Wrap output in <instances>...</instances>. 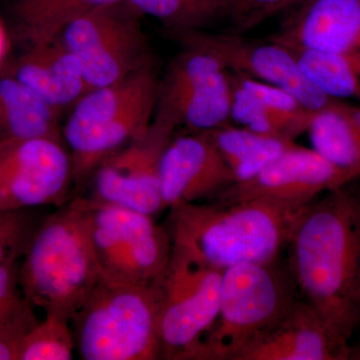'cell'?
Masks as SVG:
<instances>
[{
    "mask_svg": "<svg viewBox=\"0 0 360 360\" xmlns=\"http://www.w3.org/2000/svg\"><path fill=\"white\" fill-rule=\"evenodd\" d=\"M304 1L305 0H283V1L279 4V6L276 7V11H274V15L284 13V11H291V9L300 6V4H302V2Z\"/></svg>",
    "mask_w": 360,
    "mask_h": 360,
    "instance_id": "31",
    "label": "cell"
},
{
    "mask_svg": "<svg viewBox=\"0 0 360 360\" xmlns=\"http://www.w3.org/2000/svg\"><path fill=\"white\" fill-rule=\"evenodd\" d=\"M314 148L295 144L265 165L255 176L234 182L213 202L219 205L253 200H276L309 205L326 191L354 181Z\"/></svg>",
    "mask_w": 360,
    "mask_h": 360,
    "instance_id": "13",
    "label": "cell"
},
{
    "mask_svg": "<svg viewBox=\"0 0 360 360\" xmlns=\"http://www.w3.org/2000/svg\"><path fill=\"white\" fill-rule=\"evenodd\" d=\"M231 75L219 59L182 45L160 75L155 115L193 132L207 131L231 122Z\"/></svg>",
    "mask_w": 360,
    "mask_h": 360,
    "instance_id": "9",
    "label": "cell"
},
{
    "mask_svg": "<svg viewBox=\"0 0 360 360\" xmlns=\"http://www.w3.org/2000/svg\"><path fill=\"white\" fill-rule=\"evenodd\" d=\"M360 359V345L340 340L309 303L298 298L283 319L251 340L233 360Z\"/></svg>",
    "mask_w": 360,
    "mask_h": 360,
    "instance_id": "14",
    "label": "cell"
},
{
    "mask_svg": "<svg viewBox=\"0 0 360 360\" xmlns=\"http://www.w3.org/2000/svg\"><path fill=\"white\" fill-rule=\"evenodd\" d=\"M160 191L165 208L212 198L236 182L205 132L172 137L161 158Z\"/></svg>",
    "mask_w": 360,
    "mask_h": 360,
    "instance_id": "15",
    "label": "cell"
},
{
    "mask_svg": "<svg viewBox=\"0 0 360 360\" xmlns=\"http://www.w3.org/2000/svg\"><path fill=\"white\" fill-rule=\"evenodd\" d=\"M285 250L302 300L349 342L360 326L359 184L326 191L305 206Z\"/></svg>",
    "mask_w": 360,
    "mask_h": 360,
    "instance_id": "1",
    "label": "cell"
},
{
    "mask_svg": "<svg viewBox=\"0 0 360 360\" xmlns=\"http://www.w3.org/2000/svg\"><path fill=\"white\" fill-rule=\"evenodd\" d=\"M175 129L174 122L155 115L146 134L99 165L91 179L89 198L153 217L167 210L160 191V162Z\"/></svg>",
    "mask_w": 360,
    "mask_h": 360,
    "instance_id": "11",
    "label": "cell"
},
{
    "mask_svg": "<svg viewBox=\"0 0 360 360\" xmlns=\"http://www.w3.org/2000/svg\"><path fill=\"white\" fill-rule=\"evenodd\" d=\"M309 205L276 200L179 202L168 207V231L172 243L224 271L238 264L278 259L296 219Z\"/></svg>",
    "mask_w": 360,
    "mask_h": 360,
    "instance_id": "2",
    "label": "cell"
},
{
    "mask_svg": "<svg viewBox=\"0 0 360 360\" xmlns=\"http://www.w3.org/2000/svg\"><path fill=\"white\" fill-rule=\"evenodd\" d=\"M124 0H21L18 6L20 30L30 45L60 37L73 21L101 7Z\"/></svg>",
    "mask_w": 360,
    "mask_h": 360,
    "instance_id": "22",
    "label": "cell"
},
{
    "mask_svg": "<svg viewBox=\"0 0 360 360\" xmlns=\"http://www.w3.org/2000/svg\"><path fill=\"white\" fill-rule=\"evenodd\" d=\"M232 87L231 120L252 131L295 141L307 132L312 116L290 115L258 98L238 84L229 71Z\"/></svg>",
    "mask_w": 360,
    "mask_h": 360,
    "instance_id": "24",
    "label": "cell"
},
{
    "mask_svg": "<svg viewBox=\"0 0 360 360\" xmlns=\"http://www.w3.org/2000/svg\"><path fill=\"white\" fill-rule=\"evenodd\" d=\"M290 51L303 75L322 94L335 101L360 103V53Z\"/></svg>",
    "mask_w": 360,
    "mask_h": 360,
    "instance_id": "23",
    "label": "cell"
},
{
    "mask_svg": "<svg viewBox=\"0 0 360 360\" xmlns=\"http://www.w3.org/2000/svg\"><path fill=\"white\" fill-rule=\"evenodd\" d=\"M39 321L34 307L23 297L13 314L0 323V360H20L26 336Z\"/></svg>",
    "mask_w": 360,
    "mask_h": 360,
    "instance_id": "28",
    "label": "cell"
},
{
    "mask_svg": "<svg viewBox=\"0 0 360 360\" xmlns=\"http://www.w3.org/2000/svg\"><path fill=\"white\" fill-rule=\"evenodd\" d=\"M155 283L101 278L70 321L82 360L160 359Z\"/></svg>",
    "mask_w": 360,
    "mask_h": 360,
    "instance_id": "5",
    "label": "cell"
},
{
    "mask_svg": "<svg viewBox=\"0 0 360 360\" xmlns=\"http://www.w3.org/2000/svg\"><path fill=\"white\" fill-rule=\"evenodd\" d=\"M307 134L315 151L359 179L360 104L333 101L315 111Z\"/></svg>",
    "mask_w": 360,
    "mask_h": 360,
    "instance_id": "19",
    "label": "cell"
},
{
    "mask_svg": "<svg viewBox=\"0 0 360 360\" xmlns=\"http://www.w3.org/2000/svg\"><path fill=\"white\" fill-rule=\"evenodd\" d=\"M73 187L63 141L0 136V210L61 207L71 200Z\"/></svg>",
    "mask_w": 360,
    "mask_h": 360,
    "instance_id": "10",
    "label": "cell"
},
{
    "mask_svg": "<svg viewBox=\"0 0 360 360\" xmlns=\"http://www.w3.org/2000/svg\"><path fill=\"white\" fill-rule=\"evenodd\" d=\"M18 262L0 264V323L13 314L23 298L18 281Z\"/></svg>",
    "mask_w": 360,
    "mask_h": 360,
    "instance_id": "30",
    "label": "cell"
},
{
    "mask_svg": "<svg viewBox=\"0 0 360 360\" xmlns=\"http://www.w3.org/2000/svg\"><path fill=\"white\" fill-rule=\"evenodd\" d=\"M91 200L122 239L130 283H155L172 257V239L168 229L156 224L153 217L146 213Z\"/></svg>",
    "mask_w": 360,
    "mask_h": 360,
    "instance_id": "17",
    "label": "cell"
},
{
    "mask_svg": "<svg viewBox=\"0 0 360 360\" xmlns=\"http://www.w3.org/2000/svg\"><path fill=\"white\" fill-rule=\"evenodd\" d=\"M75 352V340L70 321L54 314L30 331L21 348L20 360H70Z\"/></svg>",
    "mask_w": 360,
    "mask_h": 360,
    "instance_id": "26",
    "label": "cell"
},
{
    "mask_svg": "<svg viewBox=\"0 0 360 360\" xmlns=\"http://www.w3.org/2000/svg\"><path fill=\"white\" fill-rule=\"evenodd\" d=\"M32 210H0V264L25 255L42 221Z\"/></svg>",
    "mask_w": 360,
    "mask_h": 360,
    "instance_id": "27",
    "label": "cell"
},
{
    "mask_svg": "<svg viewBox=\"0 0 360 360\" xmlns=\"http://www.w3.org/2000/svg\"><path fill=\"white\" fill-rule=\"evenodd\" d=\"M231 170L236 182L255 176L295 142L225 124L203 131Z\"/></svg>",
    "mask_w": 360,
    "mask_h": 360,
    "instance_id": "21",
    "label": "cell"
},
{
    "mask_svg": "<svg viewBox=\"0 0 360 360\" xmlns=\"http://www.w3.org/2000/svg\"><path fill=\"white\" fill-rule=\"evenodd\" d=\"M15 78L59 115L89 92L79 60L60 37L32 45L18 65Z\"/></svg>",
    "mask_w": 360,
    "mask_h": 360,
    "instance_id": "18",
    "label": "cell"
},
{
    "mask_svg": "<svg viewBox=\"0 0 360 360\" xmlns=\"http://www.w3.org/2000/svg\"><path fill=\"white\" fill-rule=\"evenodd\" d=\"M59 115L16 78L0 79V136L63 141Z\"/></svg>",
    "mask_w": 360,
    "mask_h": 360,
    "instance_id": "20",
    "label": "cell"
},
{
    "mask_svg": "<svg viewBox=\"0 0 360 360\" xmlns=\"http://www.w3.org/2000/svg\"><path fill=\"white\" fill-rule=\"evenodd\" d=\"M160 75L153 61L124 79L90 90L63 127L77 195L108 156L142 136L155 118Z\"/></svg>",
    "mask_w": 360,
    "mask_h": 360,
    "instance_id": "4",
    "label": "cell"
},
{
    "mask_svg": "<svg viewBox=\"0 0 360 360\" xmlns=\"http://www.w3.org/2000/svg\"><path fill=\"white\" fill-rule=\"evenodd\" d=\"M283 0H222L226 18L233 22L236 32L243 33L257 27L274 15Z\"/></svg>",
    "mask_w": 360,
    "mask_h": 360,
    "instance_id": "29",
    "label": "cell"
},
{
    "mask_svg": "<svg viewBox=\"0 0 360 360\" xmlns=\"http://www.w3.org/2000/svg\"><path fill=\"white\" fill-rule=\"evenodd\" d=\"M22 258L23 297L45 314L70 321L101 279L90 238L89 198L75 196L42 220Z\"/></svg>",
    "mask_w": 360,
    "mask_h": 360,
    "instance_id": "3",
    "label": "cell"
},
{
    "mask_svg": "<svg viewBox=\"0 0 360 360\" xmlns=\"http://www.w3.org/2000/svg\"><path fill=\"white\" fill-rule=\"evenodd\" d=\"M297 295L290 270L278 259L224 270L217 321L189 360H233L251 340L283 319Z\"/></svg>",
    "mask_w": 360,
    "mask_h": 360,
    "instance_id": "6",
    "label": "cell"
},
{
    "mask_svg": "<svg viewBox=\"0 0 360 360\" xmlns=\"http://www.w3.org/2000/svg\"><path fill=\"white\" fill-rule=\"evenodd\" d=\"M137 14L124 0L82 16L61 33L82 65L89 91L116 84L153 61Z\"/></svg>",
    "mask_w": 360,
    "mask_h": 360,
    "instance_id": "8",
    "label": "cell"
},
{
    "mask_svg": "<svg viewBox=\"0 0 360 360\" xmlns=\"http://www.w3.org/2000/svg\"><path fill=\"white\" fill-rule=\"evenodd\" d=\"M224 271L172 243L167 269L155 281L160 359L189 360L219 310Z\"/></svg>",
    "mask_w": 360,
    "mask_h": 360,
    "instance_id": "7",
    "label": "cell"
},
{
    "mask_svg": "<svg viewBox=\"0 0 360 360\" xmlns=\"http://www.w3.org/2000/svg\"><path fill=\"white\" fill-rule=\"evenodd\" d=\"M266 39L292 51L360 53V0H305Z\"/></svg>",
    "mask_w": 360,
    "mask_h": 360,
    "instance_id": "16",
    "label": "cell"
},
{
    "mask_svg": "<svg viewBox=\"0 0 360 360\" xmlns=\"http://www.w3.org/2000/svg\"><path fill=\"white\" fill-rule=\"evenodd\" d=\"M139 14L153 16L169 32L207 30L219 18H226L222 0H127Z\"/></svg>",
    "mask_w": 360,
    "mask_h": 360,
    "instance_id": "25",
    "label": "cell"
},
{
    "mask_svg": "<svg viewBox=\"0 0 360 360\" xmlns=\"http://www.w3.org/2000/svg\"><path fill=\"white\" fill-rule=\"evenodd\" d=\"M177 42L212 53L227 70L281 87L310 110L333 103L305 77L293 52L271 40L248 39L238 32L187 30L169 32Z\"/></svg>",
    "mask_w": 360,
    "mask_h": 360,
    "instance_id": "12",
    "label": "cell"
}]
</instances>
